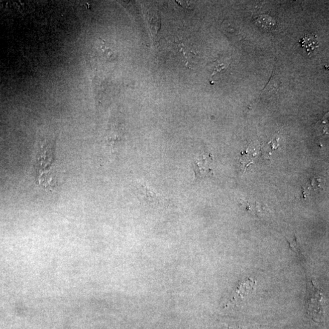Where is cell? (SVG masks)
Returning a JSON list of instances; mask_svg holds the SVG:
<instances>
[{"label":"cell","instance_id":"cell-2","mask_svg":"<svg viewBox=\"0 0 329 329\" xmlns=\"http://www.w3.org/2000/svg\"><path fill=\"white\" fill-rule=\"evenodd\" d=\"M210 156L209 154L204 153L202 156L193 161L192 165L196 180L204 179L213 175V171L210 167L212 159Z\"/></svg>","mask_w":329,"mask_h":329},{"label":"cell","instance_id":"cell-1","mask_svg":"<svg viewBox=\"0 0 329 329\" xmlns=\"http://www.w3.org/2000/svg\"><path fill=\"white\" fill-rule=\"evenodd\" d=\"M134 187L139 199L148 205L166 206L170 205V200L156 192L147 182L137 180L134 183Z\"/></svg>","mask_w":329,"mask_h":329},{"label":"cell","instance_id":"cell-4","mask_svg":"<svg viewBox=\"0 0 329 329\" xmlns=\"http://www.w3.org/2000/svg\"><path fill=\"white\" fill-rule=\"evenodd\" d=\"M300 42L309 55L316 51L319 47L316 37L312 34H305Z\"/></svg>","mask_w":329,"mask_h":329},{"label":"cell","instance_id":"cell-3","mask_svg":"<svg viewBox=\"0 0 329 329\" xmlns=\"http://www.w3.org/2000/svg\"><path fill=\"white\" fill-rule=\"evenodd\" d=\"M256 281L253 279H248L241 282L238 287L232 294L229 304L237 305L240 304L246 297L250 295L255 288Z\"/></svg>","mask_w":329,"mask_h":329},{"label":"cell","instance_id":"cell-5","mask_svg":"<svg viewBox=\"0 0 329 329\" xmlns=\"http://www.w3.org/2000/svg\"><path fill=\"white\" fill-rule=\"evenodd\" d=\"M288 242L289 243V245H290L291 250L294 252V253L298 254H300V253H301V252H300V244L298 240H297L296 236H294V239L292 242Z\"/></svg>","mask_w":329,"mask_h":329}]
</instances>
